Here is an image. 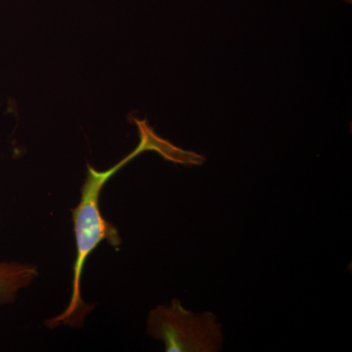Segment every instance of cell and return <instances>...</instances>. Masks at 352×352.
Masks as SVG:
<instances>
[{"instance_id": "1", "label": "cell", "mask_w": 352, "mask_h": 352, "mask_svg": "<svg viewBox=\"0 0 352 352\" xmlns=\"http://www.w3.org/2000/svg\"><path fill=\"white\" fill-rule=\"evenodd\" d=\"M147 151V146L140 141L138 147L131 153L129 156L106 171H97L89 166L87 170V177L82 188V197L80 204L72 210L75 228L76 243V258L74 266L73 291L68 307L59 316L51 319L48 326H59L61 324H73L75 315L78 310H82L83 305L82 294H80V282L83 266L88 256L96 249L102 241L106 240L112 245L118 248L122 244L117 228L108 222L101 215L99 210V197L105 183L124 164L131 161L133 157L141 153Z\"/></svg>"}, {"instance_id": "2", "label": "cell", "mask_w": 352, "mask_h": 352, "mask_svg": "<svg viewBox=\"0 0 352 352\" xmlns=\"http://www.w3.org/2000/svg\"><path fill=\"white\" fill-rule=\"evenodd\" d=\"M148 333L163 340L166 351L217 352L223 346L221 324L217 316L212 312L194 314L178 300L150 312Z\"/></svg>"}, {"instance_id": "3", "label": "cell", "mask_w": 352, "mask_h": 352, "mask_svg": "<svg viewBox=\"0 0 352 352\" xmlns=\"http://www.w3.org/2000/svg\"><path fill=\"white\" fill-rule=\"evenodd\" d=\"M38 276L31 264L0 263V307L15 302L21 289L27 288Z\"/></svg>"}]
</instances>
